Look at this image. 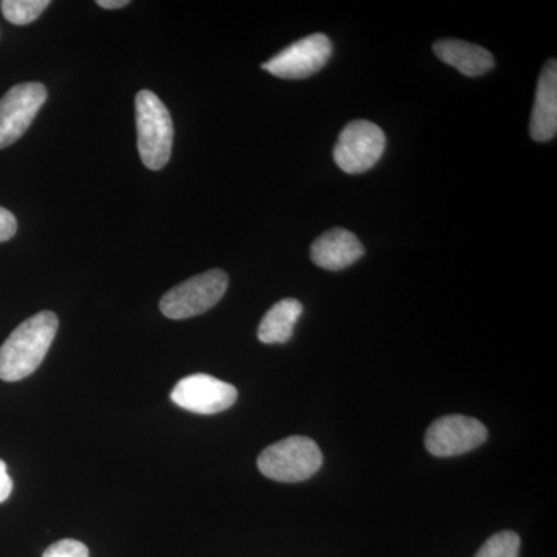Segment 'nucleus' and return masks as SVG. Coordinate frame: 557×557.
Segmentation results:
<instances>
[{
	"label": "nucleus",
	"instance_id": "obj_1",
	"mask_svg": "<svg viewBox=\"0 0 557 557\" xmlns=\"http://www.w3.org/2000/svg\"><path fill=\"white\" fill-rule=\"evenodd\" d=\"M58 327L53 311H40L14 329L0 347V380L13 383L30 376L49 354Z\"/></svg>",
	"mask_w": 557,
	"mask_h": 557
},
{
	"label": "nucleus",
	"instance_id": "obj_2",
	"mask_svg": "<svg viewBox=\"0 0 557 557\" xmlns=\"http://www.w3.org/2000/svg\"><path fill=\"white\" fill-rule=\"evenodd\" d=\"M138 152L150 171H160L171 159L174 124L171 113L153 91L141 90L135 97Z\"/></svg>",
	"mask_w": 557,
	"mask_h": 557
},
{
	"label": "nucleus",
	"instance_id": "obj_3",
	"mask_svg": "<svg viewBox=\"0 0 557 557\" xmlns=\"http://www.w3.org/2000/svg\"><path fill=\"white\" fill-rule=\"evenodd\" d=\"M259 471L281 483L306 482L322 467V453L309 437H288L263 449L258 458Z\"/></svg>",
	"mask_w": 557,
	"mask_h": 557
},
{
	"label": "nucleus",
	"instance_id": "obj_4",
	"mask_svg": "<svg viewBox=\"0 0 557 557\" xmlns=\"http://www.w3.org/2000/svg\"><path fill=\"white\" fill-rule=\"evenodd\" d=\"M228 282V274L222 270H209L190 277L161 298V313L177 321L207 313L225 296Z\"/></svg>",
	"mask_w": 557,
	"mask_h": 557
},
{
	"label": "nucleus",
	"instance_id": "obj_5",
	"mask_svg": "<svg viewBox=\"0 0 557 557\" xmlns=\"http://www.w3.org/2000/svg\"><path fill=\"white\" fill-rule=\"evenodd\" d=\"M384 149L386 135L383 129L370 121L355 120L341 132L333 159L347 174H362L379 163Z\"/></svg>",
	"mask_w": 557,
	"mask_h": 557
},
{
	"label": "nucleus",
	"instance_id": "obj_6",
	"mask_svg": "<svg viewBox=\"0 0 557 557\" xmlns=\"http://www.w3.org/2000/svg\"><path fill=\"white\" fill-rule=\"evenodd\" d=\"M47 89L40 83H22L7 91L0 100V149L9 148L28 131L47 101Z\"/></svg>",
	"mask_w": 557,
	"mask_h": 557
},
{
	"label": "nucleus",
	"instance_id": "obj_7",
	"mask_svg": "<svg viewBox=\"0 0 557 557\" xmlns=\"http://www.w3.org/2000/svg\"><path fill=\"white\" fill-rule=\"evenodd\" d=\"M332 57V42L322 33L296 40L271 58L263 70L281 79H306L321 72Z\"/></svg>",
	"mask_w": 557,
	"mask_h": 557
},
{
	"label": "nucleus",
	"instance_id": "obj_8",
	"mask_svg": "<svg viewBox=\"0 0 557 557\" xmlns=\"http://www.w3.org/2000/svg\"><path fill=\"white\" fill-rule=\"evenodd\" d=\"M171 399L178 408L200 416H214L236 403L237 388L205 373L186 376L172 388Z\"/></svg>",
	"mask_w": 557,
	"mask_h": 557
},
{
	"label": "nucleus",
	"instance_id": "obj_9",
	"mask_svg": "<svg viewBox=\"0 0 557 557\" xmlns=\"http://www.w3.org/2000/svg\"><path fill=\"white\" fill-rule=\"evenodd\" d=\"M487 438L482 421L465 416L438 418L426 432V449L435 457H456L478 449Z\"/></svg>",
	"mask_w": 557,
	"mask_h": 557
},
{
	"label": "nucleus",
	"instance_id": "obj_10",
	"mask_svg": "<svg viewBox=\"0 0 557 557\" xmlns=\"http://www.w3.org/2000/svg\"><path fill=\"white\" fill-rule=\"evenodd\" d=\"M364 256V247L354 233L344 228L329 230L311 245V260L319 269L339 271L354 265Z\"/></svg>",
	"mask_w": 557,
	"mask_h": 557
},
{
	"label": "nucleus",
	"instance_id": "obj_11",
	"mask_svg": "<svg viewBox=\"0 0 557 557\" xmlns=\"http://www.w3.org/2000/svg\"><path fill=\"white\" fill-rule=\"evenodd\" d=\"M557 134V62L548 61L537 83L531 113L530 135L534 141H549Z\"/></svg>",
	"mask_w": 557,
	"mask_h": 557
},
{
	"label": "nucleus",
	"instance_id": "obj_12",
	"mask_svg": "<svg viewBox=\"0 0 557 557\" xmlns=\"http://www.w3.org/2000/svg\"><path fill=\"white\" fill-rule=\"evenodd\" d=\"M434 51L440 61L453 65L461 75L471 76V78L485 75L494 67V58L490 51L465 40H437L434 44Z\"/></svg>",
	"mask_w": 557,
	"mask_h": 557
},
{
	"label": "nucleus",
	"instance_id": "obj_13",
	"mask_svg": "<svg viewBox=\"0 0 557 557\" xmlns=\"http://www.w3.org/2000/svg\"><path fill=\"white\" fill-rule=\"evenodd\" d=\"M304 307L298 299H282L274 304L260 321L258 338L263 344H285L292 339Z\"/></svg>",
	"mask_w": 557,
	"mask_h": 557
},
{
	"label": "nucleus",
	"instance_id": "obj_14",
	"mask_svg": "<svg viewBox=\"0 0 557 557\" xmlns=\"http://www.w3.org/2000/svg\"><path fill=\"white\" fill-rule=\"evenodd\" d=\"M49 5V0H3L0 9L11 24L27 25L38 20Z\"/></svg>",
	"mask_w": 557,
	"mask_h": 557
},
{
	"label": "nucleus",
	"instance_id": "obj_15",
	"mask_svg": "<svg viewBox=\"0 0 557 557\" xmlns=\"http://www.w3.org/2000/svg\"><path fill=\"white\" fill-rule=\"evenodd\" d=\"M520 537L515 531H500L487 539L475 557H519Z\"/></svg>",
	"mask_w": 557,
	"mask_h": 557
},
{
	"label": "nucleus",
	"instance_id": "obj_16",
	"mask_svg": "<svg viewBox=\"0 0 557 557\" xmlns=\"http://www.w3.org/2000/svg\"><path fill=\"white\" fill-rule=\"evenodd\" d=\"M42 557H90L89 548L79 541L62 539L46 549Z\"/></svg>",
	"mask_w": 557,
	"mask_h": 557
},
{
	"label": "nucleus",
	"instance_id": "obj_17",
	"mask_svg": "<svg viewBox=\"0 0 557 557\" xmlns=\"http://www.w3.org/2000/svg\"><path fill=\"white\" fill-rule=\"evenodd\" d=\"M17 220L9 209L0 208V244L10 240L16 234Z\"/></svg>",
	"mask_w": 557,
	"mask_h": 557
},
{
	"label": "nucleus",
	"instance_id": "obj_18",
	"mask_svg": "<svg viewBox=\"0 0 557 557\" xmlns=\"http://www.w3.org/2000/svg\"><path fill=\"white\" fill-rule=\"evenodd\" d=\"M11 491H13V480L7 471L5 461L0 458V504L11 496Z\"/></svg>",
	"mask_w": 557,
	"mask_h": 557
},
{
	"label": "nucleus",
	"instance_id": "obj_19",
	"mask_svg": "<svg viewBox=\"0 0 557 557\" xmlns=\"http://www.w3.org/2000/svg\"><path fill=\"white\" fill-rule=\"evenodd\" d=\"M98 5L106 10L123 9V7L129 5V0H98Z\"/></svg>",
	"mask_w": 557,
	"mask_h": 557
}]
</instances>
